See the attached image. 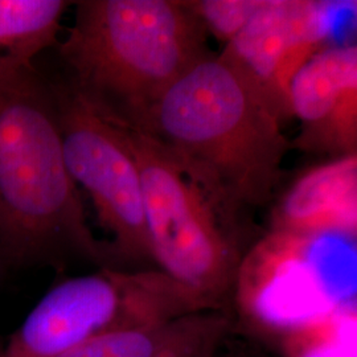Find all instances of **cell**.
I'll list each match as a JSON object with an SVG mask.
<instances>
[{
    "label": "cell",
    "instance_id": "5bb4252c",
    "mask_svg": "<svg viewBox=\"0 0 357 357\" xmlns=\"http://www.w3.org/2000/svg\"><path fill=\"white\" fill-rule=\"evenodd\" d=\"M206 33L225 45L237 38L268 0H185Z\"/></svg>",
    "mask_w": 357,
    "mask_h": 357
},
{
    "label": "cell",
    "instance_id": "8992f818",
    "mask_svg": "<svg viewBox=\"0 0 357 357\" xmlns=\"http://www.w3.org/2000/svg\"><path fill=\"white\" fill-rule=\"evenodd\" d=\"M356 303V240L268 230L243 255L231 306L250 331L283 332Z\"/></svg>",
    "mask_w": 357,
    "mask_h": 357
},
{
    "label": "cell",
    "instance_id": "2e32d148",
    "mask_svg": "<svg viewBox=\"0 0 357 357\" xmlns=\"http://www.w3.org/2000/svg\"><path fill=\"white\" fill-rule=\"evenodd\" d=\"M220 349H221V348H220ZM220 349H218V352H217L216 356L215 357H221V355H220Z\"/></svg>",
    "mask_w": 357,
    "mask_h": 357
},
{
    "label": "cell",
    "instance_id": "7c38bea8",
    "mask_svg": "<svg viewBox=\"0 0 357 357\" xmlns=\"http://www.w3.org/2000/svg\"><path fill=\"white\" fill-rule=\"evenodd\" d=\"M72 1L0 0V77L31 69L56 44Z\"/></svg>",
    "mask_w": 357,
    "mask_h": 357
},
{
    "label": "cell",
    "instance_id": "30bf717a",
    "mask_svg": "<svg viewBox=\"0 0 357 357\" xmlns=\"http://www.w3.org/2000/svg\"><path fill=\"white\" fill-rule=\"evenodd\" d=\"M268 230L356 240L357 155L302 172L273 206Z\"/></svg>",
    "mask_w": 357,
    "mask_h": 357
},
{
    "label": "cell",
    "instance_id": "ba28073f",
    "mask_svg": "<svg viewBox=\"0 0 357 357\" xmlns=\"http://www.w3.org/2000/svg\"><path fill=\"white\" fill-rule=\"evenodd\" d=\"M356 1L268 0L218 54L264 98L282 126L293 118L290 86L310 59L333 45L337 23Z\"/></svg>",
    "mask_w": 357,
    "mask_h": 357
},
{
    "label": "cell",
    "instance_id": "7a4b0ae2",
    "mask_svg": "<svg viewBox=\"0 0 357 357\" xmlns=\"http://www.w3.org/2000/svg\"><path fill=\"white\" fill-rule=\"evenodd\" d=\"M59 44L64 78L106 122L150 134L169 88L215 56L185 0H81Z\"/></svg>",
    "mask_w": 357,
    "mask_h": 357
},
{
    "label": "cell",
    "instance_id": "4fadbf2b",
    "mask_svg": "<svg viewBox=\"0 0 357 357\" xmlns=\"http://www.w3.org/2000/svg\"><path fill=\"white\" fill-rule=\"evenodd\" d=\"M357 303L339 307L283 332V357H357Z\"/></svg>",
    "mask_w": 357,
    "mask_h": 357
},
{
    "label": "cell",
    "instance_id": "52a82bcc",
    "mask_svg": "<svg viewBox=\"0 0 357 357\" xmlns=\"http://www.w3.org/2000/svg\"><path fill=\"white\" fill-rule=\"evenodd\" d=\"M65 165L89 193L123 270L153 264L143 211L141 176L116 128L97 114L64 77L50 78Z\"/></svg>",
    "mask_w": 357,
    "mask_h": 357
},
{
    "label": "cell",
    "instance_id": "3957f363",
    "mask_svg": "<svg viewBox=\"0 0 357 357\" xmlns=\"http://www.w3.org/2000/svg\"><path fill=\"white\" fill-rule=\"evenodd\" d=\"M114 128L139 171L153 264L211 308L229 311L240 264L258 238L253 209L163 142Z\"/></svg>",
    "mask_w": 357,
    "mask_h": 357
},
{
    "label": "cell",
    "instance_id": "277c9868",
    "mask_svg": "<svg viewBox=\"0 0 357 357\" xmlns=\"http://www.w3.org/2000/svg\"><path fill=\"white\" fill-rule=\"evenodd\" d=\"M147 135L204 168L250 209L273 200L291 150L264 98L220 56L169 88Z\"/></svg>",
    "mask_w": 357,
    "mask_h": 357
},
{
    "label": "cell",
    "instance_id": "9a60e30c",
    "mask_svg": "<svg viewBox=\"0 0 357 357\" xmlns=\"http://www.w3.org/2000/svg\"><path fill=\"white\" fill-rule=\"evenodd\" d=\"M6 270H8V268L6 266L4 258H3V255H1V249H0V274H3Z\"/></svg>",
    "mask_w": 357,
    "mask_h": 357
},
{
    "label": "cell",
    "instance_id": "9c48e42d",
    "mask_svg": "<svg viewBox=\"0 0 357 357\" xmlns=\"http://www.w3.org/2000/svg\"><path fill=\"white\" fill-rule=\"evenodd\" d=\"M301 132L291 149L330 156L357 155V47L333 44L310 59L290 86Z\"/></svg>",
    "mask_w": 357,
    "mask_h": 357
},
{
    "label": "cell",
    "instance_id": "6da1fadb",
    "mask_svg": "<svg viewBox=\"0 0 357 357\" xmlns=\"http://www.w3.org/2000/svg\"><path fill=\"white\" fill-rule=\"evenodd\" d=\"M0 249L10 268H121L90 229L64 151L48 77H0Z\"/></svg>",
    "mask_w": 357,
    "mask_h": 357
},
{
    "label": "cell",
    "instance_id": "5b68a950",
    "mask_svg": "<svg viewBox=\"0 0 357 357\" xmlns=\"http://www.w3.org/2000/svg\"><path fill=\"white\" fill-rule=\"evenodd\" d=\"M206 310L163 271H98L65 278L31 310L0 357H60L103 333L142 328Z\"/></svg>",
    "mask_w": 357,
    "mask_h": 357
},
{
    "label": "cell",
    "instance_id": "8fae6325",
    "mask_svg": "<svg viewBox=\"0 0 357 357\" xmlns=\"http://www.w3.org/2000/svg\"><path fill=\"white\" fill-rule=\"evenodd\" d=\"M227 310H205L142 328L107 332L60 357H213L233 330Z\"/></svg>",
    "mask_w": 357,
    "mask_h": 357
},
{
    "label": "cell",
    "instance_id": "e0dca14e",
    "mask_svg": "<svg viewBox=\"0 0 357 357\" xmlns=\"http://www.w3.org/2000/svg\"><path fill=\"white\" fill-rule=\"evenodd\" d=\"M217 352H218V351H217ZM215 356H216V355H215ZM215 356H213V357H215Z\"/></svg>",
    "mask_w": 357,
    "mask_h": 357
}]
</instances>
